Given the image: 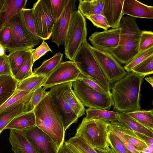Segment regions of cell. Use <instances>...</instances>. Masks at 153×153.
<instances>
[{
  "mask_svg": "<svg viewBox=\"0 0 153 153\" xmlns=\"http://www.w3.org/2000/svg\"><path fill=\"white\" fill-rule=\"evenodd\" d=\"M145 76L131 72L110 85L114 110L128 112L141 110V86Z\"/></svg>",
  "mask_w": 153,
  "mask_h": 153,
  "instance_id": "6da1fadb",
  "label": "cell"
},
{
  "mask_svg": "<svg viewBox=\"0 0 153 153\" xmlns=\"http://www.w3.org/2000/svg\"><path fill=\"white\" fill-rule=\"evenodd\" d=\"M33 111L36 126L48 135L59 148L64 143L65 131L62 116L48 93Z\"/></svg>",
  "mask_w": 153,
  "mask_h": 153,
  "instance_id": "7a4b0ae2",
  "label": "cell"
},
{
  "mask_svg": "<svg viewBox=\"0 0 153 153\" xmlns=\"http://www.w3.org/2000/svg\"><path fill=\"white\" fill-rule=\"evenodd\" d=\"M72 82L54 86L48 91L62 116L65 131L85 114L84 106L72 88Z\"/></svg>",
  "mask_w": 153,
  "mask_h": 153,
  "instance_id": "3957f363",
  "label": "cell"
},
{
  "mask_svg": "<svg viewBox=\"0 0 153 153\" xmlns=\"http://www.w3.org/2000/svg\"><path fill=\"white\" fill-rule=\"evenodd\" d=\"M120 27L118 46L109 52L119 63L126 64L138 53L141 30L137 25L136 18L129 16L122 17Z\"/></svg>",
  "mask_w": 153,
  "mask_h": 153,
  "instance_id": "277c9868",
  "label": "cell"
},
{
  "mask_svg": "<svg viewBox=\"0 0 153 153\" xmlns=\"http://www.w3.org/2000/svg\"><path fill=\"white\" fill-rule=\"evenodd\" d=\"M108 124L101 119L86 120L84 118L77 128L75 136L81 138L93 148L108 149Z\"/></svg>",
  "mask_w": 153,
  "mask_h": 153,
  "instance_id": "5b68a950",
  "label": "cell"
},
{
  "mask_svg": "<svg viewBox=\"0 0 153 153\" xmlns=\"http://www.w3.org/2000/svg\"><path fill=\"white\" fill-rule=\"evenodd\" d=\"M72 61L81 73L98 82L111 93L110 84L103 74L87 40L83 42Z\"/></svg>",
  "mask_w": 153,
  "mask_h": 153,
  "instance_id": "8992f818",
  "label": "cell"
},
{
  "mask_svg": "<svg viewBox=\"0 0 153 153\" xmlns=\"http://www.w3.org/2000/svg\"><path fill=\"white\" fill-rule=\"evenodd\" d=\"M87 36L85 17L77 10L72 16L64 42L66 58L73 61L82 43L86 40Z\"/></svg>",
  "mask_w": 153,
  "mask_h": 153,
  "instance_id": "52a82bcc",
  "label": "cell"
},
{
  "mask_svg": "<svg viewBox=\"0 0 153 153\" xmlns=\"http://www.w3.org/2000/svg\"><path fill=\"white\" fill-rule=\"evenodd\" d=\"M10 21L11 27V36L5 50L10 52L32 48L41 42V39H36L27 28L21 11Z\"/></svg>",
  "mask_w": 153,
  "mask_h": 153,
  "instance_id": "ba28073f",
  "label": "cell"
},
{
  "mask_svg": "<svg viewBox=\"0 0 153 153\" xmlns=\"http://www.w3.org/2000/svg\"><path fill=\"white\" fill-rule=\"evenodd\" d=\"M74 91L84 106L108 110L113 105L111 97L101 94L77 79L72 82Z\"/></svg>",
  "mask_w": 153,
  "mask_h": 153,
  "instance_id": "9c48e42d",
  "label": "cell"
},
{
  "mask_svg": "<svg viewBox=\"0 0 153 153\" xmlns=\"http://www.w3.org/2000/svg\"><path fill=\"white\" fill-rule=\"evenodd\" d=\"M31 9L38 36L41 40L49 39L55 22L50 0H38Z\"/></svg>",
  "mask_w": 153,
  "mask_h": 153,
  "instance_id": "30bf717a",
  "label": "cell"
},
{
  "mask_svg": "<svg viewBox=\"0 0 153 153\" xmlns=\"http://www.w3.org/2000/svg\"><path fill=\"white\" fill-rule=\"evenodd\" d=\"M89 47L110 84L114 83L127 74L124 68L110 52L95 48L90 44Z\"/></svg>",
  "mask_w": 153,
  "mask_h": 153,
  "instance_id": "8fae6325",
  "label": "cell"
},
{
  "mask_svg": "<svg viewBox=\"0 0 153 153\" xmlns=\"http://www.w3.org/2000/svg\"><path fill=\"white\" fill-rule=\"evenodd\" d=\"M81 72L73 61L61 62L47 77L42 85L45 90L54 86L77 79Z\"/></svg>",
  "mask_w": 153,
  "mask_h": 153,
  "instance_id": "7c38bea8",
  "label": "cell"
},
{
  "mask_svg": "<svg viewBox=\"0 0 153 153\" xmlns=\"http://www.w3.org/2000/svg\"><path fill=\"white\" fill-rule=\"evenodd\" d=\"M76 1L69 0L61 16L54 22L51 34L52 41L58 47L64 44L74 13L77 10Z\"/></svg>",
  "mask_w": 153,
  "mask_h": 153,
  "instance_id": "4fadbf2b",
  "label": "cell"
},
{
  "mask_svg": "<svg viewBox=\"0 0 153 153\" xmlns=\"http://www.w3.org/2000/svg\"><path fill=\"white\" fill-rule=\"evenodd\" d=\"M39 153H57L59 148L51 137L37 126L22 131Z\"/></svg>",
  "mask_w": 153,
  "mask_h": 153,
  "instance_id": "5bb4252c",
  "label": "cell"
},
{
  "mask_svg": "<svg viewBox=\"0 0 153 153\" xmlns=\"http://www.w3.org/2000/svg\"><path fill=\"white\" fill-rule=\"evenodd\" d=\"M120 32V27L95 32L89 36L88 39L94 47L109 52L118 46Z\"/></svg>",
  "mask_w": 153,
  "mask_h": 153,
  "instance_id": "9a60e30c",
  "label": "cell"
},
{
  "mask_svg": "<svg viewBox=\"0 0 153 153\" xmlns=\"http://www.w3.org/2000/svg\"><path fill=\"white\" fill-rule=\"evenodd\" d=\"M124 0H105L103 9V15L106 18L110 27H120L123 17Z\"/></svg>",
  "mask_w": 153,
  "mask_h": 153,
  "instance_id": "2e32d148",
  "label": "cell"
},
{
  "mask_svg": "<svg viewBox=\"0 0 153 153\" xmlns=\"http://www.w3.org/2000/svg\"><path fill=\"white\" fill-rule=\"evenodd\" d=\"M123 16L127 15L134 18H153V7L136 0H124Z\"/></svg>",
  "mask_w": 153,
  "mask_h": 153,
  "instance_id": "e0dca14e",
  "label": "cell"
},
{
  "mask_svg": "<svg viewBox=\"0 0 153 153\" xmlns=\"http://www.w3.org/2000/svg\"><path fill=\"white\" fill-rule=\"evenodd\" d=\"M9 140L14 153H39L22 131L10 129Z\"/></svg>",
  "mask_w": 153,
  "mask_h": 153,
  "instance_id": "ac0fdd59",
  "label": "cell"
},
{
  "mask_svg": "<svg viewBox=\"0 0 153 153\" xmlns=\"http://www.w3.org/2000/svg\"><path fill=\"white\" fill-rule=\"evenodd\" d=\"M27 0H6L0 11V28L22 9L25 8Z\"/></svg>",
  "mask_w": 153,
  "mask_h": 153,
  "instance_id": "d6986e66",
  "label": "cell"
},
{
  "mask_svg": "<svg viewBox=\"0 0 153 153\" xmlns=\"http://www.w3.org/2000/svg\"><path fill=\"white\" fill-rule=\"evenodd\" d=\"M36 125L35 117L33 111L23 113L14 118L5 127L22 131L28 127Z\"/></svg>",
  "mask_w": 153,
  "mask_h": 153,
  "instance_id": "ffe728a7",
  "label": "cell"
},
{
  "mask_svg": "<svg viewBox=\"0 0 153 153\" xmlns=\"http://www.w3.org/2000/svg\"><path fill=\"white\" fill-rule=\"evenodd\" d=\"M18 82L11 75L0 76V107L15 93Z\"/></svg>",
  "mask_w": 153,
  "mask_h": 153,
  "instance_id": "44dd1931",
  "label": "cell"
},
{
  "mask_svg": "<svg viewBox=\"0 0 153 153\" xmlns=\"http://www.w3.org/2000/svg\"><path fill=\"white\" fill-rule=\"evenodd\" d=\"M117 121L125 124L135 132L153 138V130L149 128L134 120L128 115L127 112L119 113Z\"/></svg>",
  "mask_w": 153,
  "mask_h": 153,
  "instance_id": "7402d4cb",
  "label": "cell"
},
{
  "mask_svg": "<svg viewBox=\"0 0 153 153\" xmlns=\"http://www.w3.org/2000/svg\"><path fill=\"white\" fill-rule=\"evenodd\" d=\"M63 146L68 153H97L82 138L74 136L64 143Z\"/></svg>",
  "mask_w": 153,
  "mask_h": 153,
  "instance_id": "603a6c76",
  "label": "cell"
},
{
  "mask_svg": "<svg viewBox=\"0 0 153 153\" xmlns=\"http://www.w3.org/2000/svg\"><path fill=\"white\" fill-rule=\"evenodd\" d=\"M105 0H80L78 10L85 17L100 14L103 15Z\"/></svg>",
  "mask_w": 153,
  "mask_h": 153,
  "instance_id": "cb8c5ba5",
  "label": "cell"
},
{
  "mask_svg": "<svg viewBox=\"0 0 153 153\" xmlns=\"http://www.w3.org/2000/svg\"><path fill=\"white\" fill-rule=\"evenodd\" d=\"M63 54L57 53L51 58L45 60L39 67L34 69L32 75H43L47 77L61 62Z\"/></svg>",
  "mask_w": 153,
  "mask_h": 153,
  "instance_id": "d4e9b609",
  "label": "cell"
},
{
  "mask_svg": "<svg viewBox=\"0 0 153 153\" xmlns=\"http://www.w3.org/2000/svg\"><path fill=\"white\" fill-rule=\"evenodd\" d=\"M27 103H21L13 108H8L0 112V134L14 118L25 112V105Z\"/></svg>",
  "mask_w": 153,
  "mask_h": 153,
  "instance_id": "484cf974",
  "label": "cell"
},
{
  "mask_svg": "<svg viewBox=\"0 0 153 153\" xmlns=\"http://www.w3.org/2000/svg\"><path fill=\"white\" fill-rule=\"evenodd\" d=\"M38 88L30 91L16 89L13 94L0 107V112L11 106H16L21 103L28 102L33 92Z\"/></svg>",
  "mask_w": 153,
  "mask_h": 153,
  "instance_id": "4316f807",
  "label": "cell"
},
{
  "mask_svg": "<svg viewBox=\"0 0 153 153\" xmlns=\"http://www.w3.org/2000/svg\"><path fill=\"white\" fill-rule=\"evenodd\" d=\"M86 120L99 119L110 122L117 121L119 112L109 111L105 109L88 108L85 110Z\"/></svg>",
  "mask_w": 153,
  "mask_h": 153,
  "instance_id": "83f0119b",
  "label": "cell"
},
{
  "mask_svg": "<svg viewBox=\"0 0 153 153\" xmlns=\"http://www.w3.org/2000/svg\"><path fill=\"white\" fill-rule=\"evenodd\" d=\"M29 49L11 51L7 55L11 74L14 77L23 63Z\"/></svg>",
  "mask_w": 153,
  "mask_h": 153,
  "instance_id": "f1b7e54d",
  "label": "cell"
},
{
  "mask_svg": "<svg viewBox=\"0 0 153 153\" xmlns=\"http://www.w3.org/2000/svg\"><path fill=\"white\" fill-rule=\"evenodd\" d=\"M47 78V77L45 76L32 75L21 81L18 82L16 89L21 91L32 90L42 86Z\"/></svg>",
  "mask_w": 153,
  "mask_h": 153,
  "instance_id": "f546056e",
  "label": "cell"
},
{
  "mask_svg": "<svg viewBox=\"0 0 153 153\" xmlns=\"http://www.w3.org/2000/svg\"><path fill=\"white\" fill-rule=\"evenodd\" d=\"M33 49V48L29 49L23 63L14 77L18 82L25 79L33 74L32 67L34 62L33 59L32 52Z\"/></svg>",
  "mask_w": 153,
  "mask_h": 153,
  "instance_id": "4dcf8cb0",
  "label": "cell"
},
{
  "mask_svg": "<svg viewBox=\"0 0 153 153\" xmlns=\"http://www.w3.org/2000/svg\"><path fill=\"white\" fill-rule=\"evenodd\" d=\"M128 115L149 128L153 130V109L127 112Z\"/></svg>",
  "mask_w": 153,
  "mask_h": 153,
  "instance_id": "1f68e13d",
  "label": "cell"
},
{
  "mask_svg": "<svg viewBox=\"0 0 153 153\" xmlns=\"http://www.w3.org/2000/svg\"><path fill=\"white\" fill-rule=\"evenodd\" d=\"M131 72L141 75L146 76L153 73V55L148 57L133 68Z\"/></svg>",
  "mask_w": 153,
  "mask_h": 153,
  "instance_id": "d6a6232c",
  "label": "cell"
},
{
  "mask_svg": "<svg viewBox=\"0 0 153 153\" xmlns=\"http://www.w3.org/2000/svg\"><path fill=\"white\" fill-rule=\"evenodd\" d=\"M152 55H153V47L139 53L125 64L124 68L127 73H130L133 68Z\"/></svg>",
  "mask_w": 153,
  "mask_h": 153,
  "instance_id": "836d02e7",
  "label": "cell"
},
{
  "mask_svg": "<svg viewBox=\"0 0 153 153\" xmlns=\"http://www.w3.org/2000/svg\"><path fill=\"white\" fill-rule=\"evenodd\" d=\"M48 93L42 86L37 88L33 92L30 100L25 108V112L32 111L40 101Z\"/></svg>",
  "mask_w": 153,
  "mask_h": 153,
  "instance_id": "e575fe53",
  "label": "cell"
},
{
  "mask_svg": "<svg viewBox=\"0 0 153 153\" xmlns=\"http://www.w3.org/2000/svg\"><path fill=\"white\" fill-rule=\"evenodd\" d=\"M109 131L108 143L112 153H130L121 141L109 130Z\"/></svg>",
  "mask_w": 153,
  "mask_h": 153,
  "instance_id": "d590c367",
  "label": "cell"
},
{
  "mask_svg": "<svg viewBox=\"0 0 153 153\" xmlns=\"http://www.w3.org/2000/svg\"><path fill=\"white\" fill-rule=\"evenodd\" d=\"M21 12L25 25L28 30L36 39H40L36 34L31 9H23L21 10Z\"/></svg>",
  "mask_w": 153,
  "mask_h": 153,
  "instance_id": "8d00e7d4",
  "label": "cell"
},
{
  "mask_svg": "<svg viewBox=\"0 0 153 153\" xmlns=\"http://www.w3.org/2000/svg\"><path fill=\"white\" fill-rule=\"evenodd\" d=\"M153 47V32L141 30L138 47V53Z\"/></svg>",
  "mask_w": 153,
  "mask_h": 153,
  "instance_id": "74e56055",
  "label": "cell"
},
{
  "mask_svg": "<svg viewBox=\"0 0 153 153\" xmlns=\"http://www.w3.org/2000/svg\"><path fill=\"white\" fill-rule=\"evenodd\" d=\"M77 79L82 80L88 85L100 93L108 96L111 97V94L108 92L101 84L81 72Z\"/></svg>",
  "mask_w": 153,
  "mask_h": 153,
  "instance_id": "f35d334b",
  "label": "cell"
},
{
  "mask_svg": "<svg viewBox=\"0 0 153 153\" xmlns=\"http://www.w3.org/2000/svg\"><path fill=\"white\" fill-rule=\"evenodd\" d=\"M11 27L9 20L0 28V46L5 48L10 40Z\"/></svg>",
  "mask_w": 153,
  "mask_h": 153,
  "instance_id": "ab89813d",
  "label": "cell"
},
{
  "mask_svg": "<svg viewBox=\"0 0 153 153\" xmlns=\"http://www.w3.org/2000/svg\"><path fill=\"white\" fill-rule=\"evenodd\" d=\"M68 1L69 0H50L55 22L61 16Z\"/></svg>",
  "mask_w": 153,
  "mask_h": 153,
  "instance_id": "60d3db41",
  "label": "cell"
},
{
  "mask_svg": "<svg viewBox=\"0 0 153 153\" xmlns=\"http://www.w3.org/2000/svg\"><path fill=\"white\" fill-rule=\"evenodd\" d=\"M85 17L97 28H101L106 30L110 27L106 18L103 15L94 14Z\"/></svg>",
  "mask_w": 153,
  "mask_h": 153,
  "instance_id": "b9f144b4",
  "label": "cell"
},
{
  "mask_svg": "<svg viewBox=\"0 0 153 153\" xmlns=\"http://www.w3.org/2000/svg\"><path fill=\"white\" fill-rule=\"evenodd\" d=\"M108 128L110 131L115 134L121 141L130 153H139L128 142L123 134L111 125L109 122Z\"/></svg>",
  "mask_w": 153,
  "mask_h": 153,
  "instance_id": "7bdbcfd3",
  "label": "cell"
},
{
  "mask_svg": "<svg viewBox=\"0 0 153 153\" xmlns=\"http://www.w3.org/2000/svg\"><path fill=\"white\" fill-rule=\"evenodd\" d=\"M49 51H52L47 43L43 40L41 44L36 49H34L32 52V56L34 62Z\"/></svg>",
  "mask_w": 153,
  "mask_h": 153,
  "instance_id": "ee69618b",
  "label": "cell"
},
{
  "mask_svg": "<svg viewBox=\"0 0 153 153\" xmlns=\"http://www.w3.org/2000/svg\"><path fill=\"white\" fill-rule=\"evenodd\" d=\"M11 75L7 55L0 56V76Z\"/></svg>",
  "mask_w": 153,
  "mask_h": 153,
  "instance_id": "f6af8a7d",
  "label": "cell"
},
{
  "mask_svg": "<svg viewBox=\"0 0 153 153\" xmlns=\"http://www.w3.org/2000/svg\"><path fill=\"white\" fill-rule=\"evenodd\" d=\"M135 132V131H134ZM137 136L147 144H153V138L148 137L144 134L135 132Z\"/></svg>",
  "mask_w": 153,
  "mask_h": 153,
  "instance_id": "bcb514c9",
  "label": "cell"
},
{
  "mask_svg": "<svg viewBox=\"0 0 153 153\" xmlns=\"http://www.w3.org/2000/svg\"><path fill=\"white\" fill-rule=\"evenodd\" d=\"M93 149L97 153H112L110 148L107 149L97 148Z\"/></svg>",
  "mask_w": 153,
  "mask_h": 153,
  "instance_id": "7dc6e473",
  "label": "cell"
},
{
  "mask_svg": "<svg viewBox=\"0 0 153 153\" xmlns=\"http://www.w3.org/2000/svg\"><path fill=\"white\" fill-rule=\"evenodd\" d=\"M139 153H153V149L148 146L141 150L137 151Z\"/></svg>",
  "mask_w": 153,
  "mask_h": 153,
  "instance_id": "c3c4849f",
  "label": "cell"
},
{
  "mask_svg": "<svg viewBox=\"0 0 153 153\" xmlns=\"http://www.w3.org/2000/svg\"><path fill=\"white\" fill-rule=\"evenodd\" d=\"M145 80L147 81L153 87V76H149L145 78Z\"/></svg>",
  "mask_w": 153,
  "mask_h": 153,
  "instance_id": "681fc988",
  "label": "cell"
},
{
  "mask_svg": "<svg viewBox=\"0 0 153 153\" xmlns=\"http://www.w3.org/2000/svg\"><path fill=\"white\" fill-rule=\"evenodd\" d=\"M63 145L59 148L57 153H68Z\"/></svg>",
  "mask_w": 153,
  "mask_h": 153,
  "instance_id": "f907efd6",
  "label": "cell"
},
{
  "mask_svg": "<svg viewBox=\"0 0 153 153\" xmlns=\"http://www.w3.org/2000/svg\"><path fill=\"white\" fill-rule=\"evenodd\" d=\"M5 49L3 47L0 46V56H2L5 54Z\"/></svg>",
  "mask_w": 153,
  "mask_h": 153,
  "instance_id": "816d5d0a",
  "label": "cell"
},
{
  "mask_svg": "<svg viewBox=\"0 0 153 153\" xmlns=\"http://www.w3.org/2000/svg\"><path fill=\"white\" fill-rule=\"evenodd\" d=\"M6 0H0V11L2 8Z\"/></svg>",
  "mask_w": 153,
  "mask_h": 153,
  "instance_id": "f5cc1de1",
  "label": "cell"
}]
</instances>
